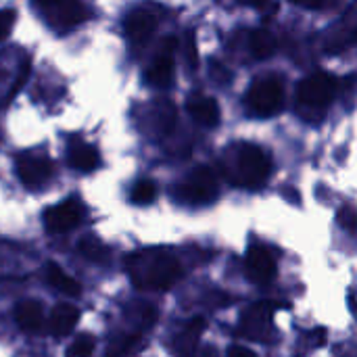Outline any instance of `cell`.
Instances as JSON below:
<instances>
[{
    "label": "cell",
    "mask_w": 357,
    "mask_h": 357,
    "mask_svg": "<svg viewBox=\"0 0 357 357\" xmlns=\"http://www.w3.org/2000/svg\"><path fill=\"white\" fill-rule=\"evenodd\" d=\"M128 274L132 284L140 291H165L178 282L182 270L167 251H140L128 259Z\"/></svg>",
    "instance_id": "6da1fadb"
},
{
    "label": "cell",
    "mask_w": 357,
    "mask_h": 357,
    "mask_svg": "<svg viewBox=\"0 0 357 357\" xmlns=\"http://www.w3.org/2000/svg\"><path fill=\"white\" fill-rule=\"evenodd\" d=\"M282 102H284V90H282L280 79H276V77L257 79L247 94L249 109L261 117L278 113L282 109Z\"/></svg>",
    "instance_id": "7a4b0ae2"
},
{
    "label": "cell",
    "mask_w": 357,
    "mask_h": 357,
    "mask_svg": "<svg viewBox=\"0 0 357 357\" xmlns=\"http://www.w3.org/2000/svg\"><path fill=\"white\" fill-rule=\"evenodd\" d=\"M272 163L268 155L255 144H243L238 151V176L243 186L257 188L270 178Z\"/></svg>",
    "instance_id": "3957f363"
},
{
    "label": "cell",
    "mask_w": 357,
    "mask_h": 357,
    "mask_svg": "<svg viewBox=\"0 0 357 357\" xmlns=\"http://www.w3.org/2000/svg\"><path fill=\"white\" fill-rule=\"evenodd\" d=\"M218 190H220V182H218V176L213 174V169L199 167L182 184L180 197L188 203L203 205V203H211L218 197Z\"/></svg>",
    "instance_id": "277c9868"
},
{
    "label": "cell",
    "mask_w": 357,
    "mask_h": 357,
    "mask_svg": "<svg viewBox=\"0 0 357 357\" xmlns=\"http://www.w3.org/2000/svg\"><path fill=\"white\" fill-rule=\"evenodd\" d=\"M337 92V79L328 73H314L299 86V100L307 107H326L331 105Z\"/></svg>",
    "instance_id": "5b68a950"
},
{
    "label": "cell",
    "mask_w": 357,
    "mask_h": 357,
    "mask_svg": "<svg viewBox=\"0 0 357 357\" xmlns=\"http://www.w3.org/2000/svg\"><path fill=\"white\" fill-rule=\"evenodd\" d=\"M272 318L274 305L270 301H261L249 307L243 318V333L255 341H270L272 339Z\"/></svg>",
    "instance_id": "8992f818"
},
{
    "label": "cell",
    "mask_w": 357,
    "mask_h": 357,
    "mask_svg": "<svg viewBox=\"0 0 357 357\" xmlns=\"http://www.w3.org/2000/svg\"><path fill=\"white\" fill-rule=\"evenodd\" d=\"M247 274L255 284H268L274 280L276 276V261L272 257V253L261 247V245H253L247 253Z\"/></svg>",
    "instance_id": "52a82bcc"
},
{
    "label": "cell",
    "mask_w": 357,
    "mask_h": 357,
    "mask_svg": "<svg viewBox=\"0 0 357 357\" xmlns=\"http://www.w3.org/2000/svg\"><path fill=\"white\" fill-rule=\"evenodd\" d=\"M82 218H84V211H82L79 203L71 199V201L50 207L44 215V222L50 232H67V230L75 228L82 222Z\"/></svg>",
    "instance_id": "ba28073f"
},
{
    "label": "cell",
    "mask_w": 357,
    "mask_h": 357,
    "mask_svg": "<svg viewBox=\"0 0 357 357\" xmlns=\"http://www.w3.org/2000/svg\"><path fill=\"white\" fill-rule=\"evenodd\" d=\"M17 174L27 188H40L50 180L52 163L42 157H23L17 163Z\"/></svg>",
    "instance_id": "9c48e42d"
},
{
    "label": "cell",
    "mask_w": 357,
    "mask_h": 357,
    "mask_svg": "<svg viewBox=\"0 0 357 357\" xmlns=\"http://www.w3.org/2000/svg\"><path fill=\"white\" fill-rule=\"evenodd\" d=\"M186 109L190 117L205 128H215L220 123V107L211 96L192 94L186 102Z\"/></svg>",
    "instance_id": "30bf717a"
},
{
    "label": "cell",
    "mask_w": 357,
    "mask_h": 357,
    "mask_svg": "<svg viewBox=\"0 0 357 357\" xmlns=\"http://www.w3.org/2000/svg\"><path fill=\"white\" fill-rule=\"evenodd\" d=\"M15 320H17L21 331L38 335L44 328V305L40 301H33V299L23 301L15 310Z\"/></svg>",
    "instance_id": "8fae6325"
},
{
    "label": "cell",
    "mask_w": 357,
    "mask_h": 357,
    "mask_svg": "<svg viewBox=\"0 0 357 357\" xmlns=\"http://www.w3.org/2000/svg\"><path fill=\"white\" fill-rule=\"evenodd\" d=\"M77 320H79V310L75 305L61 303L50 314V333L54 337H67L73 333Z\"/></svg>",
    "instance_id": "7c38bea8"
},
{
    "label": "cell",
    "mask_w": 357,
    "mask_h": 357,
    "mask_svg": "<svg viewBox=\"0 0 357 357\" xmlns=\"http://www.w3.org/2000/svg\"><path fill=\"white\" fill-rule=\"evenodd\" d=\"M155 27H157V19L151 13H144V10L132 13L128 17V21H126V31L136 44H144L153 36Z\"/></svg>",
    "instance_id": "4fadbf2b"
},
{
    "label": "cell",
    "mask_w": 357,
    "mask_h": 357,
    "mask_svg": "<svg viewBox=\"0 0 357 357\" xmlns=\"http://www.w3.org/2000/svg\"><path fill=\"white\" fill-rule=\"evenodd\" d=\"M203 333H205V320H203V318H195V320L184 328V333L178 337L176 349H178L180 357L195 356L197 343H199V339L203 337Z\"/></svg>",
    "instance_id": "5bb4252c"
},
{
    "label": "cell",
    "mask_w": 357,
    "mask_h": 357,
    "mask_svg": "<svg viewBox=\"0 0 357 357\" xmlns=\"http://www.w3.org/2000/svg\"><path fill=\"white\" fill-rule=\"evenodd\" d=\"M69 161L75 169L79 172H92L98 167V153L96 149H92L90 144H82V142H75L71 146V155H69Z\"/></svg>",
    "instance_id": "9a60e30c"
},
{
    "label": "cell",
    "mask_w": 357,
    "mask_h": 357,
    "mask_svg": "<svg viewBox=\"0 0 357 357\" xmlns=\"http://www.w3.org/2000/svg\"><path fill=\"white\" fill-rule=\"evenodd\" d=\"M46 276H48V282H50L54 289H59L61 293L71 295V297L82 295V287H79V282H75L71 276H67V274H65L56 264H48Z\"/></svg>",
    "instance_id": "2e32d148"
},
{
    "label": "cell",
    "mask_w": 357,
    "mask_h": 357,
    "mask_svg": "<svg viewBox=\"0 0 357 357\" xmlns=\"http://www.w3.org/2000/svg\"><path fill=\"white\" fill-rule=\"evenodd\" d=\"M172 77H174V61H172V56L165 52V54H161L159 59H155L153 67H151L149 73H146V79H149L153 86H167V84L172 82Z\"/></svg>",
    "instance_id": "e0dca14e"
},
{
    "label": "cell",
    "mask_w": 357,
    "mask_h": 357,
    "mask_svg": "<svg viewBox=\"0 0 357 357\" xmlns=\"http://www.w3.org/2000/svg\"><path fill=\"white\" fill-rule=\"evenodd\" d=\"M251 52L255 59H270L276 52V38L268 29H257L251 33Z\"/></svg>",
    "instance_id": "ac0fdd59"
},
{
    "label": "cell",
    "mask_w": 357,
    "mask_h": 357,
    "mask_svg": "<svg viewBox=\"0 0 357 357\" xmlns=\"http://www.w3.org/2000/svg\"><path fill=\"white\" fill-rule=\"evenodd\" d=\"M128 320L134 326H138L140 331H149L155 324V320H157V312H155V307L151 303L136 301V303H132L128 307Z\"/></svg>",
    "instance_id": "d6986e66"
},
{
    "label": "cell",
    "mask_w": 357,
    "mask_h": 357,
    "mask_svg": "<svg viewBox=\"0 0 357 357\" xmlns=\"http://www.w3.org/2000/svg\"><path fill=\"white\" fill-rule=\"evenodd\" d=\"M38 2L42 6H46L48 10H54L67 23H73V21L82 19V10H79L75 0H38Z\"/></svg>",
    "instance_id": "ffe728a7"
},
{
    "label": "cell",
    "mask_w": 357,
    "mask_h": 357,
    "mask_svg": "<svg viewBox=\"0 0 357 357\" xmlns=\"http://www.w3.org/2000/svg\"><path fill=\"white\" fill-rule=\"evenodd\" d=\"M79 251L84 253L86 259H90V261H94V264H109V257H111L109 249H107L98 238H88V236L82 238Z\"/></svg>",
    "instance_id": "44dd1931"
},
{
    "label": "cell",
    "mask_w": 357,
    "mask_h": 357,
    "mask_svg": "<svg viewBox=\"0 0 357 357\" xmlns=\"http://www.w3.org/2000/svg\"><path fill=\"white\" fill-rule=\"evenodd\" d=\"M140 337L138 335H119L109 343L107 357H126L130 356L134 349H138Z\"/></svg>",
    "instance_id": "7402d4cb"
},
{
    "label": "cell",
    "mask_w": 357,
    "mask_h": 357,
    "mask_svg": "<svg viewBox=\"0 0 357 357\" xmlns=\"http://www.w3.org/2000/svg\"><path fill=\"white\" fill-rule=\"evenodd\" d=\"M94 345H96V339L92 335H79L69 347H67V354L65 357H90L94 351Z\"/></svg>",
    "instance_id": "603a6c76"
},
{
    "label": "cell",
    "mask_w": 357,
    "mask_h": 357,
    "mask_svg": "<svg viewBox=\"0 0 357 357\" xmlns=\"http://www.w3.org/2000/svg\"><path fill=\"white\" fill-rule=\"evenodd\" d=\"M155 197H157V186L151 180H140L132 190V201L138 205H149L155 201Z\"/></svg>",
    "instance_id": "cb8c5ba5"
},
{
    "label": "cell",
    "mask_w": 357,
    "mask_h": 357,
    "mask_svg": "<svg viewBox=\"0 0 357 357\" xmlns=\"http://www.w3.org/2000/svg\"><path fill=\"white\" fill-rule=\"evenodd\" d=\"M15 25V10H0V40H4Z\"/></svg>",
    "instance_id": "d4e9b609"
},
{
    "label": "cell",
    "mask_w": 357,
    "mask_h": 357,
    "mask_svg": "<svg viewBox=\"0 0 357 357\" xmlns=\"http://www.w3.org/2000/svg\"><path fill=\"white\" fill-rule=\"evenodd\" d=\"M186 54H188V63L192 69H197L199 65V56H197V44H195V33H188V42H186Z\"/></svg>",
    "instance_id": "484cf974"
},
{
    "label": "cell",
    "mask_w": 357,
    "mask_h": 357,
    "mask_svg": "<svg viewBox=\"0 0 357 357\" xmlns=\"http://www.w3.org/2000/svg\"><path fill=\"white\" fill-rule=\"evenodd\" d=\"M228 357H257L255 351H251L249 347H241V345H236V347H232L230 351H228Z\"/></svg>",
    "instance_id": "4316f807"
},
{
    "label": "cell",
    "mask_w": 357,
    "mask_h": 357,
    "mask_svg": "<svg viewBox=\"0 0 357 357\" xmlns=\"http://www.w3.org/2000/svg\"><path fill=\"white\" fill-rule=\"evenodd\" d=\"M293 2L303 8H322L324 6V0H293Z\"/></svg>",
    "instance_id": "83f0119b"
},
{
    "label": "cell",
    "mask_w": 357,
    "mask_h": 357,
    "mask_svg": "<svg viewBox=\"0 0 357 357\" xmlns=\"http://www.w3.org/2000/svg\"><path fill=\"white\" fill-rule=\"evenodd\" d=\"M192 357H220V356H218V349H215V347L207 345V347H201L199 351H195V356Z\"/></svg>",
    "instance_id": "f1b7e54d"
},
{
    "label": "cell",
    "mask_w": 357,
    "mask_h": 357,
    "mask_svg": "<svg viewBox=\"0 0 357 357\" xmlns=\"http://www.w3.org/2000/svg\"><path fill=\"white\" fill-rule=\"evenodd\" d=\"M345 226H347L349 230H354V211H351V209L345 211Z\"/></svg>",
    "instance_id": "f546056e"
}]
</instances>
